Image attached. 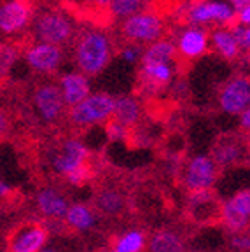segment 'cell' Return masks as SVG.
Listing matches in <instances>:
<instances>
[{
    "mask_svg": "<svg viewBox=\"0 0 250 252\" xmlns=\"http://www.w3.org/2000/svg\"><path fill=\"white\" fill-rule=\"evenodd\" d=\"M125 58L129 60V62H133V60L137 58V49H135V47H128V49H125Z\"/></svg>",
    "mask_w": 250,
    "mask_h": 252,
    "instance_id": "36",
    "label": "cell"
},
{
    "mask_svg": "<svg viewBox=\"0 0 250 252\" xmlns=\"http://www.w3.org/2000/svg\"><path fill=\"white\" fill-rule=\"evenodd\" d=\"M75 58L82 74L96 75L110 62V42L102 32H88L81 37L75 49Z\"/></svg>",
    "mask_w": 250,
    "mask_h": 252,
    "instance_id": "1",
    "label": "cell"
},
{
    "mask_svg": "<svg viewBox=\"0 0 250 252\" xmlns=\"http://www.w3.org/2000/svg\"><path fill=\"white\" fill-rule=\"evenodd\" d=\"M233 32H235V39H236V42H238V46L245 47V49H250V27L249 28L236 27Z\"/></svg>",
    "mask_w": 250,
    "mask_h": 252,
    "instance_id": "30",
    "label": "cell"
},
{
    "mask_svg": "<svg viewBox=\"0 0 250 252\" xmlns=\"http://www.w3.org/2000/svg\"><path fill=\"white\" fill-rule=\"evenodd\" d=\"M184 244L179 235L172 231H159L149 242V252H182Z\"/></svg>",
    "mask_w": 250,
    "mask_h": 252,
    "instance_id": "18",
    "label": "cell"
},
{
    "mask_svg": "<svg viewBox=\"0 0 250 252\" xmlns=\"http://www.w3.org/2000/svg\"><path fill=\"white\" fill-rule=\"evenodd\" d=\"M98 209L102 210L107 216H118L123 209H125V201H123L121 194L114 193V191H103L100 196L96 198Z\"/></svg>",
    "mask_w": 250,
    "mask_h": 252,
    "instance_id": "24",
    "label": "cell"
},
{
    "mask_svg": "<svg viewBox=\"0 0 250 252\" xmlns=\"http://www.w3.org/2000/svg\"><path fill=\"white\" fill-rule=\"evenodd\" d=\"M47 242V229L39 222L16 226L7 240V252H40Z\"/></svg>",
    "mask_w": 250,
    "mask_h": 252,
    "instance_id": "5",
    "label": "cell"
},
{
    "mask_svg": "<svg viewBox=\"0 0 250 252\" xmlns=\"http://www.w3.org/2000/svg\"><path fill=\"white\" fill-rule=\"evenodd\" d=\"M114 103H116V98L107 93L91 94V96L88 94L82 102L72 107L68 116H70V121L74 125L90 126L110 118L114 112Z\"/></svg>",
    "mask_w": 250,
    "mask_h": 252,
    "instance_id": "2",
    "label": "cell"
},
{
    "mask_svg": "<svg viewBox=\"0 0 250 252\" xmlns=\"http://www.w3.org/2000/svg\"><path fill=\"white\" fill-rule=\"evenodd\" d=\"M247 158V146L235 135H224L212 147V159L220 166L240 165Z\"/></svg>",
    "mask_w": 250,
    "mask_h": 252,
    "instance_id": "10",
    "label": "cell"
},
{
    "mask_svg": "<svg viewBox=\"0 0 250 252\" xmlns=\"http://www.w3.org/2000/svg\"><path fill=\"white\" fill-rule=\"evenodd\" d=\"M35 2L33 0H9L0 7V32L7 35L23 30L33 18Z\"/></svg>",
    "mask_w": 250,
    "mask_h": 252,
    "instance_id": "6",
    "label": "cell"
},
{
    "mask_svg": "<svg viewBox=\"0 0 250 252\" xmlns=\"http://www.w3.org/2000/svg\"><path fill=\"white\" fill-rule=\"evenodd\" d=\"M163 32V21L154 12H137L121 25V33L129 40H157Z\"/></svg>",
    "mask_w": 250,
    "mask_h": 252,
    "instance_id": "3",
    "label": "cell"
},
{
    "mask_svg": "<svg viewBox=\"0 0 250 252\" xmlns=\"http://www.w3.org/2000/svg\"><path fill=\"white\" fill-rule=\"evenodd\" d=\"M107 135H109L110 140H119V138H126V133H128V130H126V126L121 125L119 121H116V119H110L109 123H107Z\"/></svg>",
    "mask_w": 250,
    "mask_h": 252,
    "instance_id": "29",
    "label": "cell"
},
{
    "mask_svg": "<svg viewBox=\"0 0 250 252\" xmlns=\"http://www.w3.org/2000/svg\"><path fill=\"white\" fill-rule=\"evenodd\" d=\"M88 156H90V151L86 149L84 144H81L79 140H70L66 142L65 147H63V153L56 158L55 161V168L60 173L66 175L68 172L79 166L81 163L88 161Z\"/></svg>",
    "mask_w": 250,
    "mask_h": 252,
    "instance_id": "12",
    "label": "cell"
},
{
    "mask_svg": "<svg viewBox=\"0 0 250 252\" xmlns=\"http://www.w3.org/2000/svg\"><path fill=\"white\" fill-rule=\"evenodd\" d=\"M220 107L229 114H242L250 107V79L238 75L227 81L220 91Z\"/></svg>",
    "mask_w": 250,
    "mask_h": 252,
    "instance_id": "7",
    "label": "cell"
},
{
    "mask_svg": "<svg viewBox=\"0 0 250 252\" xmlns=\"http://www.w3.org/2000/svg\"><path fill=\"white\" fill-rule=\"evenodd\" d=\"M220 217H222L224 224H226L231 231H242L250 219V217H247L245 214L240 212L231 200L226 201V203L220 207Z\"/></svg>",
    "mask_w": 250,
    "mask_h": 252,
    "instance_id": "20",
    "label": "cell"
},
{
    "mask_svg": "<svg viewBox=\"0 0 250 252\" xmlns=\"http://www.w3.org/2000/svg\"><path fill=\"white\" fill-rule=\"evenodd\" d=\"M33 103L44 121H56L62 116L63 105H65L62 88L55 86V84H42L33 93Z\"/></svg>",
    "mask_w": 250,
    "mask_h": 252,
    "instance_id": "9",
    "label": "cell"
},
{
    "mask_svg": "<svg viewBox=\"0 0 250 252\" xmlns=\"http://www.w3.org/2000/svg\"><path fill=\"white\" fill-rule=\"evenodd\" d=\"M109 252H119V251H116V249H114V251H109Z\"/></svg>",
    "mask_w": 250,
    "mask_h": 252,
    "instance_id": "41",
    "label": "cell"
},
{
    "mask_svg": "<svg viewBox=\"0 0 250 252\" xmlns=\"http://www.w3.org/2000/svg\"><path fill=\"white\" fill-rule=\"evenodd\" d=\"M231 2H233L236 11H242L243 7H247V5L250 4V0H231Z\"/></svg>",
    "mask_w": 250,
    "mask_h": 252,
    "instance_id": "37",
    "label": "cell"
},
{
    "mask_svg": "<svg viewBox=\"0 0 250 252\" xmlns=\"http://www.w3.org/2000/svg\"><path fill=\"white\" fill-rule=\"evenodd\" d=\"M112 118L121 123V125H125L126 128L135 125L138 121V118H140L138 102L135 98H131V96H119V98H116Z\"/></svg>",
    "mask_w": 250,
    "mask_h": 252,
    "instance_id": "17",
    "label": "cell"
},
{
    "mask_svg": "<svg viewBox=\"0 0 250 252\" xmlns=\"http://www.w3.org/2000/svg\"><path fill=\"white\" fill-rule=\"evenodd\" d=\"M11 130V119L4 109H0V138L5 137Z\"/></svg>",
    "mask_w": 250,
    "mask_h": 252,
    "instance_id": "31",
    "label": "cell"
},
{
    "mask_svg": "<svg viewBox=\"0 0 250 252\" xmlns=\"http://www.w3.org/2000/svg\"><path fill=\"white\" fill-rule=\"evenodd\" d=\"M93 4L98 5V7H109L110 0H93Z\"/></svg>",
    "mask_w": 250,
    "mask_h": 252,
    "instance_id": "38",
    "label": "cell"
},
{
    "mask_svg": "<svg viewBox=\"0 0 250 252\" xmlns=\"http://www.w3.org/2000/svg\"><path fill=\"white\" fill-rule=\"evenodd\" d=\"M247 63L250 65V49H249V53H247Z\"/></svg>",
    "mask_w": 250,
    "mask_h": 252,
    "instance_id": "40",
    "label": "cell"
},
{
    "mask_svg": "<svg viewBox=\"0 0 250 252\" xmlns=\"http://www.w3.org/2000/svg\"><path fill=\"white\" fill-rule=\"evenodd\" d=\"M12 194H14V191H12L11 186H7L5 182L0 181V198H11Z\"/></svg>",
    "mask_w": 250,
    "mask_h": 252,
    "instance_id": "35",
    "label": "cell"
},
{
    "mask_svg": "<svg viewBox=\"0 0 250 252\" xmlns=\"http://www.w3.org/2000/svg\"><path fill=\"white\" fill-rule=\"evenodd\" d=\"M217 179V163L208 156H196L191 159L186 172V186L191 191L208 189Z\"/></svg>",
    "mask_w": 250,
    "mask_h": 252,
    "instance_id": "8",
    "label": "cell"
},
{
    "mask_svg": "<svg viewBox=\"0 0 250 252\" xmlns=\"http://www.w3.org/2000/svg\"><path fill=\"white\" fill-rule=\"evenodd\" d=\"M231 244L235 245L236 249H243V251H249L250 249V236H233V242Z\"/></svg>",
    "mask_w": 250,
    "mask_h": 252,
    "instance_id": "32",
    "label": "cell"
},
{
    "mask_svg": "<svg viewBox=\"0 0 250 252\" xmlns=\"http://www.w3.org/2000/svg\"><path fill=\"white\" fill-rule=\"evenodd\" d=\"M231 16H233V11L227 7L226 4H219V2H203V4H198V5H192L191 11L188 14V20L186 23L189 21H208V20H219L226 23L229 20Z\"/></svg>",
    "mask_w": 250,
    "mask_h": 252,
    "instance_id": "15",
    "label": "cell"
},
{
    "mask_svg": "<svg viewBox=\"0 0 250 252\" xmlns=\"http://www.w3.org/2000/svg\"><path fill=\"white\" fill-rule=\"evenodd\" d=\"M242 128L250 135V107H247L242 112Z\"/></svg>",
    "mask_w": 250,
    "mask_h": 252,
    "instance_id": "33",
    "label": "cell"
},
{
    "mask_svg": "<svg viewBox=\"0 0 250 252\" xmlns=\"http://www.w3.org/2000/svg\"><path fill=\"white\" fill-rule=\"evenodd\" d=\"M25 60L33 70L53 72L62 62V51L56 44L40 42L25 53Z\"/></svg>",
    "mask_w": 250,
    "mask_h": 252,
    "instance_id": "11",
    "label": "cell"
},
{
    "mask_svg": "<svg viewBox=\"0 0 250 252\" xmlns=\"http://www.w3.org/2000/svg\"><path fill=\"white\" fill-rule=\"evenodd\" d=\"M208 47V33L201 28H189L179 40V53L188 60L201 56Z\"/></svg>",
    "mask_w": 250,
    "mask_h": 252,
    "instance_id": "14",
    "label": "cell"
},
{
    "mask_svg": "<svg viewBox=\"0 0 250 252\" xmlns=\"http://www.w3.org/2000/svg\"><path fill=\"white\" fill-rule=\"evenodd\" d=\"M238 18H240V23L250 25V4L247 7H243L242 11H238Z\"/></svg>",
    "mask_w": 250,
    "mask_h": 252,
    "instance_id": "34",
    "label": "cell"
},
{
    "mask_svg": "<svg viewBox=\"0 0 250 252\" xmlns=\"http://www.w3.org/2000/svg\"><path fill=\"white\" fill-rule=\"evenodd\" d=\"M172 56H175V46L170 40H157L145 51L144 63H166Z\"/></svg>",
    "mask_w": 250,
    "mask_h": 252,
    "instance_id": "21",
    "label": "cell"
},
{
    "mask_svg": "<svg viewBox=\"0 0 250 252\" xmlns=\"http://www.w3.org/2000/svg\"><path fill=\"white\" fill-rule=\"evenodd\" d=\"M62 94L63 102L68 107L77 105L79 102L90 94V83L81 74H66L62 77Z\"/></svg>",
    "mask_w": 250,
    "mask_h": 252,
    "instance_id": "13",
    "label": "cell"
},
{
    "mask_svg": "<svg viewBox=\"0 0 250 252\" xmlns=\"http://www.w3.org/2000/svg\"><path fill=\"white\" fill-rule=\"evenodd\" d=\"M74 33V27L65 14L58 11H47L39 16L35 23V35L42 42L49 44H63L70 39Z\"/></svg>",
    "mask_w": 250,
    "mask_h": 252,
    "instance_id": "4",
    "label": "cell"
},
{
    "mask_svg": "<svg viewBox=\"0 0 250 252\" xmlns=\"http://www.w3.org/2000/svg\"><path fill=\"white\" fill-rule=\"evenodd\" d=\"M145 5L144 0H110L109 9L112 16L118 18H129V16L137 14Z\"/></svg>",
    "mask_w": 250,
    "mask_h": 252,
    "instance_id": "25",
    "label": "cell"
},
{
    "mask_svg": "<svg viewBox=\"0 0 250 252\" xmlns=\"http://www.w3.org/2000/svg\"><path fill=\"white\" fill-rule=\"evenodd\" d=\"M214 44L217 47V51L224 56L226 60H233L238 56V42H236L235 35L229 33V30H219L214 33Z\"/></svg>",
    "mask_w": 250,
    "mask_h": 252,
    "instance_id": "22",
    "label": "cell"
},
{
    "mask_svg": "<svg viewBox=\"0 0 250 252\" xmlns=\"http://www.w3.org/2000/svg\"><path fill=\"white\" fill-rule=\"evenodd\" d=\"M145 245V238L140 231H129L121 236L116 245V251L119 252H140Z\"/></svg>",
    "mask_w": 250,
    "mask_h": 252,
    "instance_id": "26",
    "label": "cell"
},
{
    "mask_svg": "<svg viewBox=\"0 0 250 252\" xmlns=\"http://www.w3.org/2000/svg\"><path fill=\"white\" fill-rule=\"evenodd\" d=\"M231 201H233V205H235L240 212L245 214L247 217H250V189L236 193L235 196L231 198Z\"/></svg>",
    "mask_w": 250,
    "mask_h": 252,
    "instance_id": "28",
    "label": "cell"
},
{
    "mask_svg": "<svg viewBox=\"0 0 250 252\" xmlns=\"http://www.w3.org/2000/svg\"><path fill=\"white\" fill-rule=\"evenodd\" d=\"M66 222L70 226H74L75 229H90L94 222V216L86 205H74L66 210L65 216Z\"/></svg>",
    "mask_w": 250,
    "mask_h": 252,
    "instance_id": "19",
    "label": "cell"
},
{
    "mask_svg": "<svg viewBox=\"0 0 250 252\" xmlns=\"http://www.w3.org/2000/svg\"><path fill=\"white\" fill-rule=\"evenodd\" d=\"M65 177H66V181L70 182V184L82 186V184H86V182L93 177V168H91L90 163L84 161V163H81L79 166H75L72 172L66 173Z\"/></svg>",
    "mask_w": 250,
    "mask_h": 252,
    "instance_id": "27",
    "label": "cell"
},
{
    "mask_svg": "<svg viewBox=\"0 0 250 252\" xmlns=\"http://www.w3.org/2000/svg\"><path fill=\"white\" fill-rule=\"evenodd\" d=\"M40 252H56V251H53V249H40Z\"/></svg>",
    "mask_w": 250,
    "mask_h": 252,
    "instance_id": "39",
    "label": "cell"
},
{
    "mask_svg": "<svg viewBox=\"0 0 250 252\" xmlns=\"http://www.w3.org/2000/svg\"><path fill=\"white\" fill-rule=\"evenodd\" d=\"M37 205L39 210L46 217H53V219H62L66 216L68 210V203L60 193H56L55 189H44L37 194Z\"/></svg>",
    "mask_w": 250,
    "mask_h": 252,
    "instance_id": "16",
    "label": "cell"
},
{
    "mask_svg": "<svg viewBox=\"0 0 250 252\" xmlns=\"http://www.w3.org/2000/svg\"><path fill=\"white\" fill-rule=\"evenodd\" d=\"M18 58H20V44L0 42V77H5L11 72Z\"/></svg>",
    "mask_w": 250,
    "mask_h": 252,
    "instance_id": "23",
    "label": "cell"
}]
</instances>
